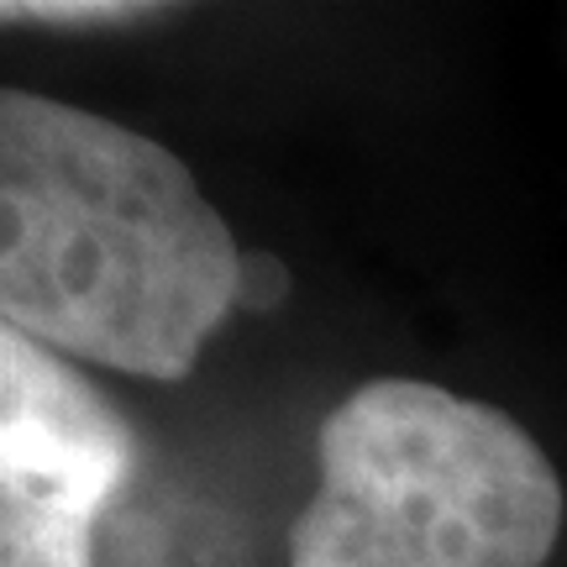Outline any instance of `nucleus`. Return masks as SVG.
Returning a JSON list of instances; mask_svg holds the SVG:
<instances>
[{
	"label": "nucleus",
	"instance_id": "5",
	"mask_svg": "<svg viewBox=\"0 0 567 567\" xmlns=\"http://www.w3.org/2000/svg\"><path fill=\"white\" fill-rule=\"evenodd\" d=\"M289 300V268L284 258H268V252H247L243 258V310H279Z\"/></svg>",
	"mask_w": 567,
	"mask_h": 567
},
{
	"label": "nucleus",
	"instance_id": "2",
	"mask_svg": "<svg viewBox=\"0 0 567 567\" xmlns=\"http://www.w3.org/2000/svg\"><path fill=\"white\" fill-rule=\"evenodd\" d=\"M289 567H547L563 478L526 425L421 379H368L316 431Z\"/></svg>",
	"mask_w": 567,
	"mask_h": 567
},
{
	"label": "nucleus",
	"instance_id": "1",
	"mask_svg": "<svg viewBox=\"0 0 567 567\" xmlns=\"http://www.w3.org/2000/svg\"><path fill=\"white\" fill-rule=\"evenodd\" d=\"M243 258L163 142L38 90L0 95V326L179 384L243 310Z\"/></svg>",
	"mask_w": 567,
	"mask_h": 567
},
{
	"label": "nucleus",
	"instance_id": "3",
	"mask_svg": "<svg viewBox=\"0 0 567 567\" xmlns=\"http://www.w3.org/2000/svg\"><path fill=\"white\" fill-rule=\"evenodd\" d=\"M137 431L80 368L0 326V567H95Z\"/></svg>",
	"mask_w": 567,
	"mask_h": 567
},
{
	"label": "nucleus",
	"instance_id": "4",
	"mask_svg": "<svg viewBox=\"0 0 567 567\" xmlns=\"http://www.w3.org/2000/svg\"><path fill=\"white\" fill-rule=\"evenodd\" d=\"M168 17V6L142 0H6V27H53V32H105V27H137V21Z\"/></svg>",
	"mask_w": 567,
	"mask_h": 567
}]
</instances>
